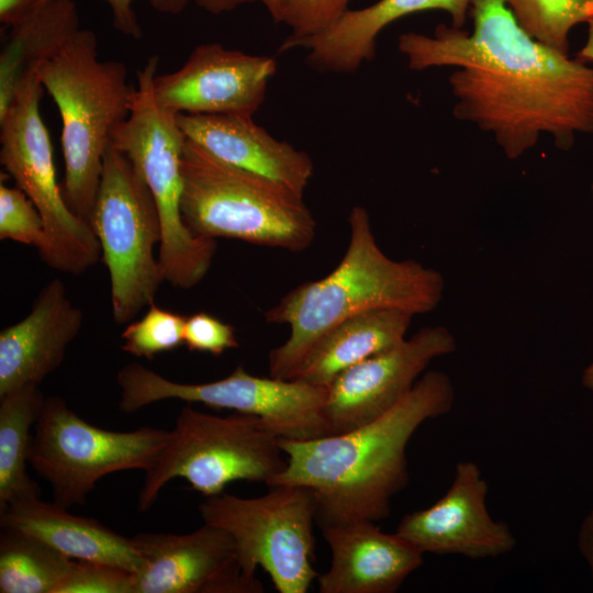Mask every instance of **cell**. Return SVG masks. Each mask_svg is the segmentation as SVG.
<instances>
[{"instance_id": "6da1fadb", "label": "cell", "mask_w": 593, "mask_h": 593, "mask_svg": "<svg viewBox=\"0 0 593 593\" xmlns=\"http://www.w3.org/2000/svg\"><path fill=\"white\" fill-rule=\"evenodd\" d=\"M472 33L439 24L432 36L407 32L398 48L409 67H455L456 119L492 133L508 159L552 137L569 149L593 133V67L529 36L504 0H471Z\"/></svg>"}, {"instance_id": "7a4b0ae2", "label": "cell", "mask_w": 593, "mask_h": 593, "mask_svg": "<svg viewBox=\"0 0 593 593\" xmlns=\"http://www.w3.org/2000/svg\"><path fill=\"white\" fill-rule=\"evenodd\" d=\"M455 389L447 373L424 372L412 390L379 418L349 432L310 440L278 438L286 470L269 488H309L320 528L390 514L393 496L409 482L406 447L426 421L447 414Z\"/></svg>"}, {"instance_id": "3957f363", "label": "cell", "mask_w": 593, "mask_h": 593, "mask_svg": "<svg viewBox=\"0 0 593 593\" xmlns=\"http://www.w3.org/2000/svg\"><path fill=\"white\" fill-rule=\"evenodd\" d=\"M348 223L349 243L337 267L293 288L266 311L268 323L290 326L289 338L268 355L271 377L290 379L312 346L348 317L376 309L426 314L441 301V273L416 260L388 257L365 208L354 206Z\"/></svg>"}, {"instance_id": "277c9868", "label": "cell", "mask_w": 593, "mask_h": 593, "mask_svg": "<svg viewBox=\"0 0 593 593\" xmlns=\"http://www.w3.org/2000/svg\"><path fill=\"white\" fill-rule=\"evenodd\" d=\"M97 36L80 29L37 71L61 119L63 195L89 221L113 131L128 116L134 88L125 65L98 59Z\"/></svg>"}, {"instance_id": "5b68a950", "label": "cell", "mask_w": 593, "mask_h": 593, "mask_svg": "<svg viewBox=\"0 0 593 593\" xmlns=\"http://www.w3.org/2000/svg\"><path fill=\"white\" fill-rule=\"evenodd\" d=\"M181 216L197 236L300 253L316 235L303 197L267 177L220 160L186 139Z\"/></svg>"}, {"instance_id": "8992f818", "label": "cell", "mask_w": 593, "mask_h": 593, "mask_svg": "<svg viewBox=\"0 0 593 593\" xmlns=\"http://www.w3.org/2000/svg\"><path fill=\"white\" fill-rule=\"evenodd\" d=\"M158 61V56H152L138 70L128 116L113 131L111 144L128 158L157 205L161 224L157 257L164 282L186 290L209 272L216 240L193 234L181 216V161L187 137L177 113L160 107L154 97Z\"/></svg>"}, {"instance_id": "52a82bcc", "label": "cell", "mask_w": 593, "mask_h": 593, "mask_svg": "<svg viewBox=\"0 0 593 593\" xmlns=\"http://www.w3.org/2000/svg\"><path fill=\"white\" fill-rule=\"evenodd\" d=\"M278 438L257 416L234 412L221 417L183 406L168 443L145 471L137 511L146 512L175 478L204 496L239 480L269 485L287 468Z\"/></svg>"}, {"instance_id": "ba28073f", "label": "cell", "mask_w": 593, "mask_h": 593, "mask_svg": "<svg viewBox=\"0 0 593 593\" xmlns=\"http://www.w3.org/2000/svg\"><path fill=\"white\" fill-rule=\"evenodd\" d=\"M110 278L113 320L132 322L164 282L155 246L161 224L155 200L128 158L112 144L89 217Z\"/></svg>"}, {"instance_id": "9c48e42d", "label": "cell", "mask_w": 593, "mask_h": 593, "mask_svg": "<svg viewBox=\"0 0 593 593\" xmlns=\"http://www.w3.org/2000/svg\"><path fill=\"white\" fill-rule=\"evenodd\" d=\"M258 497L228 493L199 505L203 523L234 539L244 572L260 567L279 593H306L318 574L314 563L316 501L303 485L280 484Z\"/></svg>"}, {"instance_id": "30bf717a", "label": "cell", "mask_w": 593, "mask_h": 593, "mask_svg": "<svg viewBox=\"0 0 593 593\" xmlns=\"http://www.w3.org/2000/svg\"><path fill=\"white\" fill-rule=\"evenodd\" d=\"M44 90L38 76L31 79L0 114V163L43 217L42 261L57 271L80 275L100 260L101 247L89 221L69 209L57 183L40 111Z\"/></svg>"}, {"instance_id": "8fae6325", "label": "cell", "mask_w": 593, "mask_h": 593, "mask_svg": "<svg viewBox=\"0 0 593 593\" xmlns=\"http://www.w3.org/2000/svg\"><path fill=\"white\" fill-rule=\"evenodd\" d=\"M119 407L126 414L175 399L259 417L279 438L310 440L328 436L324 413L327 387L293 379L257 377L238 366L227 377L206 383L171 381L138 362L116 374Z\"/></svg>"}, {"instance_id": "7c38bea8", "label": "cell", "mask_w": 593, "mask_h": 593, "mask_svg": "<svg viewBox=\"0 0 593 593\" xmlns=\"http://www.w3.org/2000/svg\"><path fill=\"white\" fill-rule=\"evenodd\" d=\"M170 430L141 427L114 432L79 417L57 395L45 396L34 425L29 465L53 490V502L83 504L97 482L113 472L146 471L166 446Z\"/></svg>"}, {"instance_id": "4fadbf2b", "label": "cell", "mask_w": 593, "mask_h": 593, "mask_svg": "<svg viewBox=\"0 0 593 593\" xmlns=\"http://www.w3.org/2000/svg\"><path fill=\"white\" fill-rule=\"evenodd\" d=\"M456 348L448 328L423 327L396 346L338 373L327 385L324 413L328 436L349 432L389 412L434 359Z\"/></svg>"}, {"instance_id": "5bb4252c", "label": "cell", "mask_w": 593, "mask_h": 593, "mask_svg": "<svg viewBox=\"0 0 593 593\" xmlns=\"http://www.w3.org/2000/svg\"><path fill=\"white\" fill-rule=\"evenodd\" d=\"M142 559L133 593H261L242 567L234 539L203 524L189 534L141 533L131 537Z\"/></svg>"}, {"instance_id": "9a60e30c", "label": "cell", "mask_w": 593, "mask_h": 593, "mask_svg": "<svg viewBox=\"0 0 593 593\" xmlns=\"http://www.w3.org/2000/svg\"><path fill=\"white\" fill-rule=\"evenodd\" d=\"M276 70V60L269 56L202 44L178 70L156 75L153 92L160 107L177 114L253 116Z\"/></svg>"}, {"instance_id": "2e32d148", "label": "cell", "mask_w": 593, "mask_h": 593, "mask_svg": "<svg viewBox=\"0 0 593 593\" xmlns=\"http://www.w3.org/2000/svg\"><path fill=\"white\" fill-rule=\"evenodd\" d=\"M489 485L478 463L459 461L446 493L430 506L404 515L396 533L424 553L496 558L516 547L510 526L486 506Z\"/></svg>"}, {"instance_id": "e0dca14e", "label": "cell", "mask_w": 593, "mask_h": 593, "mask_svg": "<svg viewBox=\"0 0 593 593\" xmlns=\"http://www.w3.org/2000/svg\"><path fill=\"white\" fill-rule=\"evenodd\" d=\"M331 550L328 570L317 577L320 593H394L417 570L424 552L372 521L322 528Z\"/></svg>"}, {"instance_id": "ac0fdd59", "label": "cell", "mask_w": 593, "mask_h": 593, "mask_svg": "<svg viewBox=\"0 0 593 593\" xmlns=\"http://www.w3.org/2000/svg\"><path fill=\"white\" fill-rule=\"evenodd\" d=\"M83 325V313L60 279L47 282L30 313L0 332V396L40 383L63 362Z\"/></svg>"}, {"instance_id": "d6986e66", "label": "cell", "mask_w": 593, "mask_h": 593, "mask_svg": "<svg viewBox=\"0 0 593 593\" xmlns=\"http://www.w3.org/2000/svg\"><path fill=\"white\" fill-rule=\"evenodd\" d=\"M186 137L220 160L267 177L304 195L313 176L310 156L271 136L251 115L177 114Z\"/></svg>"}, {"instance_id": "ffe728a7", "label": "cell", "mask_w": 593, "mask_h": 593, "mask_svg": "<svg viewBox=\"0 0 593 593\" xmlns=\"http://www.w3.org/2000/svg\"><path fill=\"white\" fill-rule=\"evenodd\" d=\"M470 4L471 0H379L362 9L347 10L333 25L314 36L284 40L279 51L303 47L312 68L353 72L362 63L373 59L378 35L398 19L425 10H443L450 14L452 26L461 29Z\"/></svg>"}, {"instance_id": "44dd1931", "label": "cell", "mask_w": 593, "mask_h": 593, "mask_svg": "<svg viewBox=\"0 0 593 593\" xmlns=\"http://www.w3.org/2000/svg\"><path fill=\"white\" fill-rule=\"evenodd\" d=\"M40 496L9 503L0 511L1 528L35 536L75 560L105 562L134 573L139 570L142 559L131 538Z\"/></svg>"}, {"instance_id": "7402d4cb", "label": "cell", "mask_w": 593, "mask_h": 593, "mask_svg": "<svg viewBox=\"0 0 593 593\" xmlns=\"http://www.w3.org/2000/svg\"><path fill=\"white\" fill-rule=\"evenodd\" d=\"M413 316L376 309L342 321L312 346L290 379L327 387L342 371L403 342Z\"/></svg>"}, {"instance_id": "603a6c76", "label": "cell", "mask_w": 593, "mask_h": 593, "mask_svg": "<svg viewBox=\"0 0 593 593\" xmlns=\"http://www.w3.org/2000/svg\"><path fill=\"white\" fill-rule=\"evenodd\" d=\"M79 30V15L72 0H49L11 27L0 54V114Z\"/></svg>"}, {"instance_id": "cb8c5ba5", "label": "cell", "mask_w": 593, "mask_h": 593, "mask_svg": "<svg viewBox=\"0 0 593 593\" xmlns=\"http://www.w3.org/2000/svg\"><path fill=\"white\" fill-rule=\"evenodd\" d=\"M45 395L40 385L27 384L0 396V511L9 503L41 495V489L27 472L35 425Z\"/></svg>"}, {"instance_id": "d4e9b609", "label": "cell", "mask_w": 593, "mask_h": 593, "mask_svg": "<svg viewBox=\"0 0 593 593\" xmlns=\"http://www.w3.org/2000/svg\"><path fill=\"white\" fill-rule=\"evenodd\" d=\"M1 530L0 592L54 593L74 559L30 534Z\"/></svg>"}, {"instance_id": "484cf974", "label": "cell", "mask_w": 593, "mask_h": 593, "mask_svg": "<svg viewBox=\"0 0 593 593\" xmlns=\"http://www.w3.org/2000/svg\"><path fill=\"white\" fill-rule=\"evenodd\" d=\"M504 2L529 36L567 55L571 29L593 19V0H504Z\"/></svg>"}, {"instance_id": "4316f807", "label": "cell", "mask_w": 593, "mask_h": 593, "mask_svg": "<svg viewBox=\"0 0 593 593\" xmlns=\"http://www.w3.org/2000/svg\"><path fill=\"white\" fill-rule=\"evenodd\" d=\"M186 320L187 316L161 309L154 302L139 320L126 325L121 335V349L148 360L174 350L183 345Z\"/></svg>"}, {"instance_id": "83f0119b", "label": "cell", "mask_w": 593, "mask_h": 593, "mask_svg": "<svg viewBox=\"0 0 593 593\" xmlns=\"http://www.w3.org/2000/svg\"><path fill=\"white\" fill-rule=\"evenodd\" d=\"M0 238L34 246L37 251L45 242L42 215L30 198L18 187L0 184Z\"/></svg>"}, {"instance_id": "f1b7e54d", "label": "cell", "mask_w": 593, "mask_h": 593, "mask_svg": "<svg viewBox=\"0 0 593 593\" xmlns=\"http://www.w3.org/2000/svg\"><path fill=\"white\" fill-rule=\"evenodd\" d=\"M134 574L114 564L74 559L54 593H133Z\"/></svg>"}, {"instance_id": "f546056e", "label": "cell", "mask_w": 593, "mask_h": 593, "mask_svg": "<svg viewBox=\"0 0 593 593\" xmlns=\"http://www.w3.org/2000/svg\"><path fill=\"white\" fill-rule=\"evenodd\" d=\"M353 0H282L281 23L291 34L286 38L296 41L322 33L348 9Z\"/></svg>"}, {"instance_id": "4dcf8cb0", "label": "cell", "mask_w": 593, "mask_h": 593, "mask_svg": "<svg viewBox=\"0 0 593 593\" xmlns=\"http://www.w3.org/2000/svg\"><path fill=\"white\" fill-rule=\"evenodd\" d=\"M183 345L190 351L220 356L239 346L235 328L209 313L198 312L187 317Z\"/></svg>"}, {"instance_id": "1f68e13d", "label": "cell", "mask_w": 593, "mask_h": 593, "mask_svg": "<svg viewBox=\"0 0 593 593\" xmlns=\"http://www.w3.org/2000/svg\"><path fill=\"white\" fill-rule=\"evenodd\" d=\"M112 11L113 26L126 36L139 40L143 31L132 8L134 0H105ZM150 4L163 13L179 14L189 0H149Z\"/></svg>"}, {"instance_id": "d6a6232c", "label": "cell", "mask_w": 593, "mask_h": 593, "mask_svg": "<svg viewBox=\"0 0 593 593\" xmlns=\"http://www.w3.org/2000/svg\"><path fill=\"white\" fill-rule=\"evenodd\" d=\"M197 4L212 14L230 12L243 4L260 2L276 23H281L282 0H195Z\"/></svg>"}, {"instance_id": "836d02e7", "label": "cell", "mask_w": 593, "mask_h": 593, "mask_svg": "<svg viewBox=\"0 0 593 593\" xmlns=\"http://www.w3.org/2000/svg\"><path fill=\"white\" fill-rule=\"evenodd\" d=\"M49 0H0V22L5 26H14L40 8H42Z\"/></svg>"}, {"instance_id": "e575fe53", "label": "cell", "mask_w": 593, "mask_h": 593, "mask_svg": "<svg viewBox=\"0 0 593 593\" xmlns=\"http://www.w3.org/2000/svg\"><path fill=\"white\" fill-rule=\"evenodd\" d=\"M578 548L593 579V508L582 519L578 532Z\"/></svg>"}, {"instance_id": "d590c367", "label": "cell", "mask_w": 593, "mask_h": 593, "mask_svg": "<svg viewBox=\"0 0 593 593\" xmlns=\"http://www.w3.org/2000/svg\"><path fill=\"white\" fill-rule=\"evenodd\" d=\"M588 37L584 46L578 52L577 59L581 63H593V19L588 22Z\"/></svg>"}, {"instance_id": "8d00e7d4", "label": "cell", "mask_w": 593, "mask_h": 593, "mask_svg": "<svg viewBox=\"0 0 593 593\" xmlns=\"http://www.w3.org/2000/svg\"><path fill=\"white\" fill-rule=\"evenodd\" d=\"M582 384L588 390L593 391V362L584 369Z\"/></svg>"}, {"instance_id": "74e56055", "label": "cell", "mask_w": 593, "mask_h": 593, "mask_svg": "<svg viewBox=\"0 0 593 593\" xmlns=\"http://www.w3.org/2000/svg\"><path fill=\"white\" fill-rule=\"evenodd\" d=\"M592 194H593V186H592Z\"/></svg>"}]
</instances>
